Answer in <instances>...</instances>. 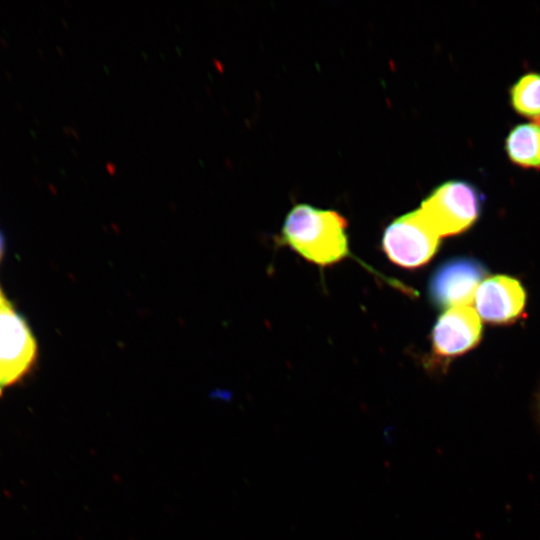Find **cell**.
Returning a JSON list of instances; mask_svg holds the SVG:
<instances>
[{"label": "cell", "instance_id": "3", "mask_svg": "<svg viewBox=\"0 0 540 540\" xmlns=\"http://www.w3.org/2000/svg\"><path fill=\"white\" fill-rule=\"evenodd\" d=\"M440 238L417 209L394 219L386 227L382 248L394 264L415 269L432 259Z\"/></svg>", "mask_w": 540, "mask_h": 540}, {"label": "cell", "instance_id": "12", "mask_svg": "<svg viewBox=\"0 0 540 540\" xmlns=\"http://www.w3.org/2000/svg\"><path fill=\"white\" fill-rule=\"evenodd\" d=\"M537 416H538V422L540 425V397L538 399V405H537Z\"/></svg>", "mask_w": 540, "mask_h": 540}, {"label": "cell", "instance_id": "5", "mask_svg": "<svg viewBox=\"0 0 540 540\" xmlns=\"http://www.w3.org/2000/svg\"><path fill=\"white\" fill-rule=\"evenodd\" d=\"M487 276L486 267L473 258H453L440 265L429 282V296L438 308L470 306Z\"/></svg>", "mask_w": 540, "mask_h": 540}, {"label": "cell", "instance_id": "2", "mask_svg": "<svg viewBox=\"0 0 540 540\" xmlns=\"http://www.w3.org/2000/svg\"><path fill=\"white\" fill-rule=\"evenodd\" d=\"M483 195L473 184L450 180L437 186L421 203L418 211L440 236H451L469 229L479 218Z\"/></svg>", "mask_w": 540, "mask_h": 540}, {"label": "cell", "instance_id": "8", "mask_svg": "<svg viewBox=\"0 0 540 540\" xmlns=\"http://www.w3.org/2000/svg\"><path fill=\"white\" fill-rule=\"evenodd\" d=\"M505 152L514 165L540 170V119L515 125L505 139Z\"/></svg>", "mask_w": 540, "mask_h": 540}, {"label": "cell", "instance_id": "10", "mask_svg": "<svg viewBox=\"0 0 540 540\" xmlns=\"http://www.w3.org/2000/svg\"><path fill=\"white\" fill-rule=\"evenodd\" d=\"M10 302L7 301V299L5 298L3 292L1 291L0 289V309H2L3 307L9 305Z\"/></svg>", "mask_w": 540, "mask_h": 540}, {"label": "cell", "instance_id": "9", "mask_svg": "<svg viewBox=\"0 0 540 540\" xmlns=\"http://www.w3.org/2000/svg\"><path fill=\"white\" fill-rule=\"evenodd\" d=\"M509 101L519 115L540 119V73L528 72L519 77L509 89Z\"/></svg>", "mask_w": 540, "mask_h": 540}, {"label": "cell", "instance_id": "7", "mask_svg": "<svg viewBox=\"0 0 540 540\" xmlns=\"http://www.w3.org/2000/svg\"><path fill=\"white\" fill-rule=\"evenodd\" d=\"M525 301V290L520 282L505 275L484 279L474 297L480 319L495 324L516 320L523 312Z\"/></svg>", "mask_w": 540, "mask_h": 540}, {"label": "cell", "instance_id": "6", "mask_svg": "<svg viewBox=\"0 0 540 540\" xmlns=\"http://www.w3.org/2000/svg\"><path fill=\"white\" fill-rule=\"evenodd\" d=\"M482 335V324L471 306H457L446 310L436 321L431 332L433 352L442 358L461 355L477 345Z\"/></svg>", "mask_w": 540, "mask_h": 540}, {"label": "cell", "instance_id": "11", "mask_svg": "<svg viewBox=\"0 0 540 540\" xmlns=\"http://www.w3.org/2000/svg\"><path fill=\"white\" fill-rule=\"evenodd\" d=\"M3 246H4V238H3L2 232L0 231V259L3 253Z\"/></svg>", "mask_w": 540, "mask_h": 540}, {"label": "cell", "instance_id": "1", "mask_svg": "<svg viewBox=\"0 0 540 540\" xmlns=\"http://www.w3.org/2000/svg\"><path fill=\"white\" fill-rule=\"evenodd\" d=\"M347 225L334 210L298 204L285 218L281 240L311 263L333 265L349 255Z\"/></svg>", "mask_w": 540, "mask_h": 540}, {"label": "cell", "instance_id": "4", "mask_svg": "<svg viewBox=\"0 0 540 540\" xmlns=\"http://www.w3.org/2000/svg\"><path fill=\"white\" fill-rule=\"evenodd\" d=\"M35 338L11 303L0 309V392L19 381L33 365Z\"/></svg>", "mask_w": 540, "mask_h": 540}]
</instances>
